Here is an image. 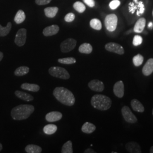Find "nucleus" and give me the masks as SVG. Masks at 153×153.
Wrapping results in <instances>:
<instances>
[{
  "mask_svg": "<svg viewBox=\"0 0 153 153\" xmlns=\"http://www.w3.org/2000/svg\"><path fill=\"white\" fill-rule=\"evenodd\" d=\"M55 98L62 104L67 106H73L76 102L74 94L68 88L64 87H57L53 91Z\"/></svg>",
  "mask_w": 153,
  "mask_h": 153,
  "instance_id": "obj_1",
  "label": "nucleus"
},
{
  "mask_svg": "<svg viewBox=\"0 0 153 153\" xmlns=\"http://www.w3.org/2000/svg\"><path fill=\"white\" fill-rule=\"evenodd\" d=\"M35 107L31 104H21L14 107L11 111V117L15 120L28 119L34 112Z\"/></svg>",
  "mask_w": 153,
  "mask_h": 153,
  "instance_id": "obj_2",
  "label": "nucleus"
},
{
  "mask_svg": "<svg viewBox=\"0 0 153 153\" xmlns=\"http://www.w3.org/2000/svg\"><path fill=\"white\" fill-rule=\"evenodd\" d=\"M62 117V114L58 111H52L45 115V120L50 123L60 120Z\"/></svg>",
  "mask_w": 153,
  "mask_h": 153,
  "instance_id": "obj_12",
  "label": "nucleus"
},
{
  "mask_svg": "<svg viewBox=\"0 0 153 153\" xmlns=\"http://www.w3.org/2000/svg\"><path fill=\"white\" fill-rule=\"evenodd\" d=\"M11 29V23L9 22L6 27H2L0 25V36H5L7 35Z\"/></svg>",
  "mask_w": 153,
  "mask_h": 153,
  "instance_id": "obj_28",
  "label": "nucleus"
},
{
  "mask_svg": "<svg viewBox=\"0 0 153 153\" xmlns=\"http://www.w3.org/2000/svg\"><path fill=\"white\" fill-rule=\"evenodd\" d=\"M2 148H3L2 145V144L0 143V151H1V150H2Z\"/></svg>",
  "mask_w": 153,
  "mask_h": 153,
  "instance_id": "obj_42",
  "label": "nucleus"
},
{
  "mask_svg": "<svg viewBox=\"0 0 153 153\" xmlns=\"http://www.w3.org/2000/svg\"><path fill=\"white\" fill-rule=\"evenodd\" d=\"M76 41L73 38H68L63 41L60 45L61 51L62 53H67L71 51L76 47Z\"/></svg>",
  "mask_w": 153,
  "mask_h": 153,
  "instance_id": "obj_7",
  "label": "nucleus"
},
{
  "mask_svg": "<svg viewBox=\"0 0 153 153\" xmlns=\"http://www.w3.org/2000/svg\"></svg>",
  "mask_w": 153,
  "mask_h": 153,
  "instance_id": "obj_44",
  "label": "nucleus"
},
{
  "mask_svg": "<svg viewBox=\"0 0 153 153\" xmlns=\"http://www.w3.org/2000/svg\"><path fill=\"white\" fill-rule=\"evenodd\" d=\"M78 51L80 53H84V54H90L93 51V47L92 45L89 43H85L81 44L79 48Z\"/></svg>",
  "mask_w": 153,
  "mask_h": 153,
  "instance_id": "obj_21",
  "label": "nucleus"
},
{
  "mask_svg": "<svg viewBox=\"0 0 153 153\" xmlns=\"http://www.w3.org/2000/svg\"><path fill=\"white\" fill-rule=\"evenodd\" d=\"M90 25L91 27L96 30H100L102 27L100 21L97 18H94L91 19L90 22Z\"/></svg>",
  "mask_w": 153,
  "mask_h": 153,
  "instance_id": "obj_29",
  "label": "nucleus"
},
{
  "mask_svg": "<svg viewBox=\"0 0 153 153\" xmlns=\"http://www.w3.org/2000/svg\"><path fill=\"white\" fill-rule=\"evenodd\" d=\"M117 17L115 14H111L107 16L104 20L106 29L110 32L114 31L117 26Z\"/></svg>",
  "mask_w": 153,
  "mask_h": 153,
  "instance_id": "obj_5",
  "label": "nucleus"
},
{
  "mask_svg": "<svg viewBox=\"0 0 153 153\" xmlns=\"http://www.w3.org/2000/svg\"><path fill=\"white\" fill-rule=\"evenodd\" d=\"M62 153H73V146H72V142L71 141H68L65 142L61 149Z\"/></svg>",
  "mask_w": 153,
  "mask_h": 153,
  "instance_id": "obj_27",
  "label": "nucleus"
},
{
  "mask_svg": "<svg viewBox=\"0 0 153 153\" xmlns=\"http://www.w3.org/2000/svg\"><path fill=\"white\" fill-rule=\"evenodd\" d=\"M51 76L62 79H68L70 74L65 68L60 66H52L48 70Z\"/></svg>",
  "mask_w": 153,
  "mask_h": 153,
  "instance_id": "obj_4",
  "label": "nucleus"
},
{
  "mask_svg": "<svg viewBox=\"0 0 153 153\" xmlns=\"http://www.w3.org/2000/svg\"><path fill=\"white\" fill-rule=\"evenodd\" d=\"M59 10L57 7H48L44 9V13L48 18H54Z\"/></svg>",
  "mask_w": 153,
  "mask_h": 153,
  "instance_id": "obj_23",
  "label": "nucleus"
},
{
  "mask_svg": "<svg viewBox=\"0 0 153 153\" xmlns=\"http://www.w3.org/2000/svg\"><path fill=\"white\" fill-rule=\"evenodd\" d=\"M143 39L140 35H135L133 40V44L134 46H138L142 44Z\"/></svg>",
  "mask_w": 153,
  "mask_h": 153,
  "instance_id": "obj_33",
  "label": "nucleus"
},
{
  "mask_svg": "<svg viewBox=\"0 0 153 153\" xmlns=\"http://www.w3.org/2000/svg\"><path fill=\"white\" fill-rule=\"evenodd\" d=\"M105 49L108 52H113L120 55L124 54L125 52L124 48L121 45L114 42H110L105 44Z\"/></svg>",
  "mask_w": 153,
  "mask_h": 153,
  "instance_id": "obj_9",
  "label": "nucleus"
},
{
  "mask_svg": "<svg viewBox=\"0 0 153 153\" xmlns=\"http://www.w3.org/2000/svg\"><path fill=\"white\" fill-rule=\"evenodd\" d=\"M73 7L76 11H78L79 13H83L86 10L85 5L81 2H79V1H76L73 4Z\"/></svg>",
  "mask_w": 153,
  "mask_h": 153,
  "instance_id": "obj_32",
  "label": "nucleus"
},
{
  "mask_svg": "<svg viewBox=\"0 0 153 153\" xmlns=\"http://www.w3.org/2000/svg\"><path fill=\"white\" fill-rule=\"evenodd\" d=\"M121 114L126 122L130 124H134L137 121V117L131 112L128 106L125 105L121 109Z\"/></svg>",
  "mask_w": 153,
  "mask_h": 153,
  "instance_id": "obj_6",
  "label": "nucleus"
},
{
  "mask_svg": "<svg viewBox=\"0 0 153 153\" xmlns=\"http://www.w3.org/2000/svg\"><path fill=\"white\" fill-rule=\"evenodd\" d=\"M51 1V0H35V2L38 5H45Z\"/></svg>",
  "mask_w": 153,
  "mask_h": 153,
  "instance_id": "obj_36",
  "label": "nucleus"
},
{
  "mask_svg": "<svg viewBox=\"0 0 153 153\" xmlns=\"http://www.w3.org/2000/svg\"><path fill=\"white\" fill-rule=\"evenodd\" d=\"M83 1L88 6L90 7H93L95 6L94 0H83Z\"/></svg>",
  "mask_w": 153,
  "mask_h": 153,
  "instance_id": "obj_37",
  "label": "nucleus"
},
{
  "mask_svg": "<svg viewBox=\"0 0 153 153\" xmlns=\"http://www.w3.org/2000/svg\"><path fill=\"white\" fill-rule=\"evenodd\" d=\"M75 19V15L73 13H69L67 14L65 16V21L66 22H73Z\"/></svg>",
  "mask_w": 153,
  "mask_h": 153,
  "instance_id": "obj_35",
  "label": "nucleus"
},
{
  "mask_svg": "<svg viewBox=\"0 0 153 153\" xmlns=\"http://www.w3.org/2000/svg\"><path fill=\"white\" fill-rule=\"evenodd\" d=\"M144 60V58L143 56L140 54H138L133 57V62L135 66H140L141 65Z\"/></svg>",
  "mask_w": 153,
  "mask_h": 153,
  "instance_id": "obj_31",
  "label": "nucleus"
},
{
  "mask_svg": "<svg viewBox=\"0 0 153 153\" xmlns=\"http://www.w3.org/2000/svg\"><path fill=\"white\" fill-rule=\"evenodd\" d=\"M57 131V127L55 124H48L43 128V131L48 135L54 134Z\"/></svg>",
  "mask_w": 153,
  "mask_h": 153,
  "instance_id": "obj_25",
  "label": "nucleus"
},
{
  "mask_svg": "<svg viewBox=\"0 0 153 153\" xmlns=\"http://www.w3.org/2000/svg\"><path fill=\"white\" fill-rule=\"evenodd\" d=\"M21 88L23 90H27L32 92H38L40 90V86L37 84L24 83L21 85Z\"/></svg>",
  "mask_w": 153,
  "mask_h": 153,
  "instance_id": "obj_19",
  "label": "nucleus"
},
{
  "mask_svg": "<svg viewBox=\"0 0 153 153\" xmlns=\"http://www.w3.org/2000/svg\"><path fill=\"white\" fill-rule=\"evenodd\" d=\"M25 151L27 153H40L42 152V149L38 145L30 144L25 148Z\"/></svg>",
  "mask_w": 153,
  "mask_h": 153,
  "instance_id": "obj_22",
  "label": "nucleus"
},
{
  "mask_svg": "<svg viewBox=\"0 0 153 153\" xmlns=\"http://www.w3.org/2000/svg\"><path fill=\"white\" fill-rule=\"evenodd\" d=\"M26 19V15L24 11L22 10H18L14 17V21L17 24H21L24 22Z\"/></svg>",
  "mask_w": 153,
  "mask_h": 153,
  "instance_id": "obj_26",
  "label": "nucleus"
},
{
  "mask_svg": "<svg viewBox=\"0 0 153 153\" xmlns=\"http://www.w3.org/2000/svg\"><path fill=\"white\" fill-rule=\"evenodd\" d=\"M131 108L134 111L142 113L145 111V107L140 101L138 99H133L131 102Z\"/></svg>",
  "mask_w": 153,
  "mask_h": 153,
  "instance_id": "obj_16",
  "label": "nucleus"
},
{
  "mask_svg": "<svg viewBox=\"0 0 153 153\" xmlns=\"http://www.w3.org/2000/svg\"><path fill=\"white\" fill-rule=\"evenodd\" d=\"M88 86L94 91L102 92L104 90L103 82L98 79H93L88 83Z\"/></svg>",
  "mask_w": 153,
  "mask_h": 153,
  "instance_id": "obj_10",
  "label": "nucleus"
},
{
  "mask_svg": "<svg viewBox=\"0 0 153 153\" xmlns=\"http://www.w3.org/2000/svg\"><path fill=\"white\" fill-rule=\"evenodd\" d=\"M30 71V68L26 66H22L18 68L14 71V74L18 76H23L27 74Z\"/></svg>",
  "mask_w": 153,
  "mask_h": 153,
  "instance_id": "obj_24",
  "label": "nucleus"
},
{
  "mask_svg": "<svg viewBox=\"0 0 153 153\" xmlns=\"http://www.w3.org/2000/svg\"><path fill=\"white\" fill-rule=\"evenodd\" d=\"M58 62L62 64L71 65L75 64L76 62V60L74 57H66L58 59Z\"/></svg>",
  "mask_w": 153,
  "mask_h": 153,
  "instance_id": "obj_30",
  "label": "nucleus"
},
{
  "mask_svg": "<svg viewBox=\"0 0 153 153\" xmlns=\"http://www.w3.org/2000/svg\"><path fill=\"white\" fill-rule=\"evenodd\" d=\"M153 73V59H149L142 69V73L145 76H149Z\"/></svg>",
  "mask_w": 153,
  "mask_h": 153,
  "instance_id": "obj_15",
  "label": "nucleus"
},
{
  "mask_svg": "<svg viewBox=\"0 0 153 153\" xmlns=\"http://www.w3.org/2000/svg\"><path fill=\"white\" fill-rule=\"evenodd\" d=\"M85 153H96V152H95L94 150L90 149V148H88L87 149H86L84 152Z\"/></svg>",
  "mask_w": 153,
  "mask_h": 153,
  "instance_id": "obj_38",
  "label": "nucleus"
},
{
  "mask_svg": "<svg viewBox=\"0 0 153 153\" xmlns=\"http://www.w3.org/2000/svg\"><path fill=\"white\" fill-rule=\"evenodd\" d=\"M126 150L131 153H141V149L140 145L136 142H128L126 145Z\"/></svg>",
  "mask_w": 153,
  "mask_h": 153,
  "instance_id": "obj_13",
  "label": "nucleus"
},
{
  "mask_svg": "<svg viewBox=\"0 0 153 153\" xmlns=\"http://www.w3.org/2000/svg\"><path fill=\"white\" fill-rule=\"evenodd\" d=\"M153 27V24L152 22H150L148 25V27L150 28H152Z\"/></svg>",
  "mask_w": 153,
  "mask_h": 153,
  "instance_id": "obj_39",
  "label": "nucleus"
},
{
  "mask_svg": "<svg viewBox=\"0 0 153 153\" xmlns=\"http://www.w3.org/2000/svg\"><path fill=\"white\" fill-rule=\"evenodd\" d=\"M112 100L108 97L102 94H96L91 99V104L94 108L100 111H106L112 105Z\"/></svg>",
  "mask_w": 153,
  "mask_h": 153,
  "instance_id": "obj_3",
  "label": "nucleus"
},
{
  "mask_svg": "<svg viewBox=\"0 0 153 153\" xmlns=\"http://www.w3.org/2000/svg\"><path fill=\"white\" fill-rule=\"evenodd\" d=\"M152 114H153V110H152Z\"/></svg>",
  "mask_w": 153,
  "mask_h": 153,
  "instance_id": "obj_43",
  "label": "nucleus"
},
{
  "mask_svg": "<svg viewBox=\"0 0 153 153\" xmlns=\"http://www.w3.org/2000/svg\"><path fill=\"white\" fill-rule=\"evenodd\" d=\"M113 91L115 96L119 98H122L124 95V84L122 81L116 82L114 86Z\"/></svg>",
  "mask_w": 153,
  "mask_h": 153,
  "instance_id": "obj_11",
  "label": "nucleus"
},
{
  "mask_svg": "<svg viewBox=\"0 0 153 153\" xmlns=\"http://www.w3.org/2000/svg\"><path fill=\"white\" fill-rule=\"evenodd\" d=\"M3 57H4V54H3V53L1 52H0V61L2 60Z\"/></svg>",
  "mask_w": 153,
  "mask_h": 153,
  "instance_id": "obj_40",
  "label": "nucleus"
},
{
  "mask_svg": "<svg viewBox=\"0 0 153 153\" xmlns=\"http://www.w3.org/2000/svg\"><path fill=\"white\" fill-rule=\"evenodd\" d=\"M14 93H15V95H16V97L22 99L23 100H25L26 102H31L34 99V98L33 95H30V94L23 92V91L16 90Z\"/></svg>",
  "mask_w": 153,
  "mask_h": 153,
  "instance_id": "obj_18",
  "label": "nucleus"
},
{
  "mask_svg": "<svg viewBox=\"0 0 153 153\" xmlns=\"http://www.w3.org/2000/svg\"><path fill=\"white\" fill-rule=\"evenodd\" d=\"M60 28L59 26L53 25L45 28L43 30V33L45 36H51L57 34L59 31Z\"/></svg>",
  "mask_w": 153,
  "mask_h": 153,
  "instance_id": "obj_14",
  "label": "nucleus"
},
{
  "mask_svg": "<svg viewBox=\"0 0 153 153\" xmlns=\"http://www.w3.org/2000/svg\"><path fill=\"white\" fill-rule=\"evenodd\" d=\"M27 38V30L25 28L19 29L16 33V38L14 40L15 43L19 47L24 45L26 42Z\"/></svg>",
  "mask_w": 153,
  "mask_h": 153,
  "instance_id": "obj_8",
  "label": "nucleus"
},
{
  "mask_svg": "<svg viewBox=\"0 0 153 153\" xmlns=\"http://www.w3.org/2000/svg\"><path fill=\"white\" fill-rule=\"evenodd\" d=\"M120 3L119 0H113L109 3V7L112 10H115L120 6Z\"/></svg>",
  "mask_w": 153,
  "mask_h": 153,
  "instance_id": "obj_34",
  "label": "nucleus"
},
{
  "mask_svg": "<svg viewBox=\"0 0 153 153\" xmlns=\"http://www.w3.org/2000/svg\"><path fill=\"white\" fill-rule=\"evenodd\" d=\"M150 153H153V146H152L150 149Z\"/></svg>",
  "mask_w": 153,
  "mask_h": 153,
  "instance_id": "obj_41",
  "label": "nucleus"
},
{
  "mask_svg": "<svg viewBox=\"0 0 153 153\" xmlns=\"http://www.w3.org/2000/svg\"><path fill=\"white\" fill-rule=\"evenodd\" d=\"M82 132L86 134H91L96 130V126L93 123L86 122L83 124L81 128Z\"/></svg>",
  "mask_w": 153,
  "mask_h": 153,
  "instance_id": "obj_20",
  "label": "nucleus"
},
{
  "mask_svg": "<svg viewBox=\"0 0 153 153\" xmlns=\"http://www.w3.org/2000/svg\"><path fill=\"white\" fill-rule=\"evenodd\" d=\"M146 25V19L143 18H140L137 21L133 28L134 32L136 33H141L144 30Z\"/></svg>",
  "mask_w": 153,
  "mask_h": 153,
  "instance_id": "obj_17",
  "label": "nucleus"
}]
</instances>
